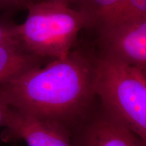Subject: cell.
Here are the masks:
<instances>
[{"label":"cell","mask_w":146,"mask_h":146,"mask_svg":"<svg viewBox=\"0 0 146 146\" xmlns=\"http://www.w3.org/2000/svg\"><path fill=\"white\" fill-rule=\"evenodd\" d=\"M39 0H0V16L15 11L27 10L29 5Z\"/></svg>","instance_id":"obj_11"},{"label":"cell","mask_w":146,"mask_h":146,"mask_svg":"<svg viewBox=\"0 0 146 146\" xmlns=\"http://www.w3.org/2000/svg\"><path fill=\"white\" fill-rule=\"evenodd\" d=\"M125 0H78V10L87 14L91 22V28H96Z\"/></svg>","instance_id":"obj_8"},{"label":"cell","mask_w":146,"mask_h":146,"mask_svg":"<svg viewBox=\"0 0 146 146\" xmlns=\"http://www.w3.org/2000/svg\"><path fill=\"white\" fill-rule=\"evenodd\" d=\"M94 56L81 50L36 66L0 85L10 107L73 131L98 102Z\"/></svg>","instance_id":"obj_1"},{"label":"cell","mask_w":146,"mask_h":146,"mask_svg":"<svg viewBox=\"0 0 146 146\" xmlns=\"http://www.w3.org/2000/svg\"><path fill=\"white\" fill-rule=\"evenodd\" d=\"M94 64L100 104L146 143L145 71L102 52Z\"/></svg>","instance_id":"obj_2"},{"label":"cell","mask_w":146,"mask_h":146,"mask_svg":"<svg viewBox=\"0 0 146 146\" xmlns=\"http://www.w3.org/2000/svg\"><path fill=\"white\" fill-rule=\"evenodd\" d=\"M17 24L0 16V45L17 41Z\"/></svg>","instance_id":"obj_10"},{"label":"cell","mask_w":146,"mask_h":146,"mask_svg":"<svg viewBox=\"0 0 146 146\" xmlns=\"http://www.w3.org/2000/svg\"><path fill=\"white\" fill-rule=\"evenodd\" d=\"M47 1H54V2H58L64 3V4L69 5L70 3L74 2V1H77L78 0H47Z\"/></svg>","instance_id":"obj_13"},{"label":"cell","mask_w":146,"mask_h":146,"mask_svg":"<svg viewBox=\"0 0 146 146\" xmlns=\"http://www.w3.org/2000/svg\"><path fill=\"white\" fill-rule=\"evenodd\" d=\"M43 60L29 53L19 41L0 45V85L40 66Z\"/></svg>","instance_id":"obj_7"},{"label":"cell","mask_w":146,"mask_h":146,"mask_svg":"<svg viewBox=\"0 0 146 146\" xmlns=\"http://www.w3.org/2000/svg\"><path fill=\"white\" fill-rule=\"evenodd\" d=\"M27 10L25 21L16 27L18 41L29 53L43 59L66 57L80 31L91 28L86 14L64 3L38 1Z\"/></svg>","instance_id":"obj_3"},{"label":"cell","mask_w":146,"mask_h":146,"mask_svg":"<svg viewBox=\"0 0 146 146\" xmlns=\"http://www.w3.org/2000/svg\"><path fill=\"white\" fill-rule=\"evenodd\" d=\"M3 127L1 139L5 142L23 140L28 146H73L68 131L12 107Z\"/></svg>","instance_id":"obj_6"},{"label":"cell","mask_w":146,"mask_h":146,"mask_svg":"<svg viewBox=\"0 0 146 146\" xmlns=\"http://www.w3.org/2000/svg\"><path fill=\"white\" fill-rule=\"evenodd\" d=\"M73 146H146L122 120L98 100L87 117L72 133Z\"/></svg>","instance_id":"obj_5"},{"label":"cell","mask_w":146,"mask_h":146,"mask_svg":"<svg viewBox=\"0 0 146 146\" xmlns=\"http://www.w3.org/2000/svg\"><path fill=\"white\" fill-rule=\"evenodd\" d=\"M96 29L102 53L145 71L146 19L110 22Z\"/></svg>","instance_id":"obj_4"},{"label":"cell","mask_w":146,"mask_h":146,"mask_svg":"<svg viewBox=\"0 0 146 146\" xmlns=\"http://www.w3.org/2000/svg\"><path fill=\"white\" fill-rule=\"evenodd\" d=\"M141 19H146V0H125L98 25L110 22L134 21Z\"/></svg>","instance_id":"obj_9"},{"label":"cell","mask_w":146,"mask_h":146,"mask_svg":"<svg viewBox=\"0 0 146 146\" xmlns=\"http://www.w3.org/2000/svg\"><path fill=\"white\" fill-rule=\"evenodd\" d=\"M10 108L6 100L0 93V127H4Z\"/></svg>","instance_id":"obj_12"}]
</instances>
